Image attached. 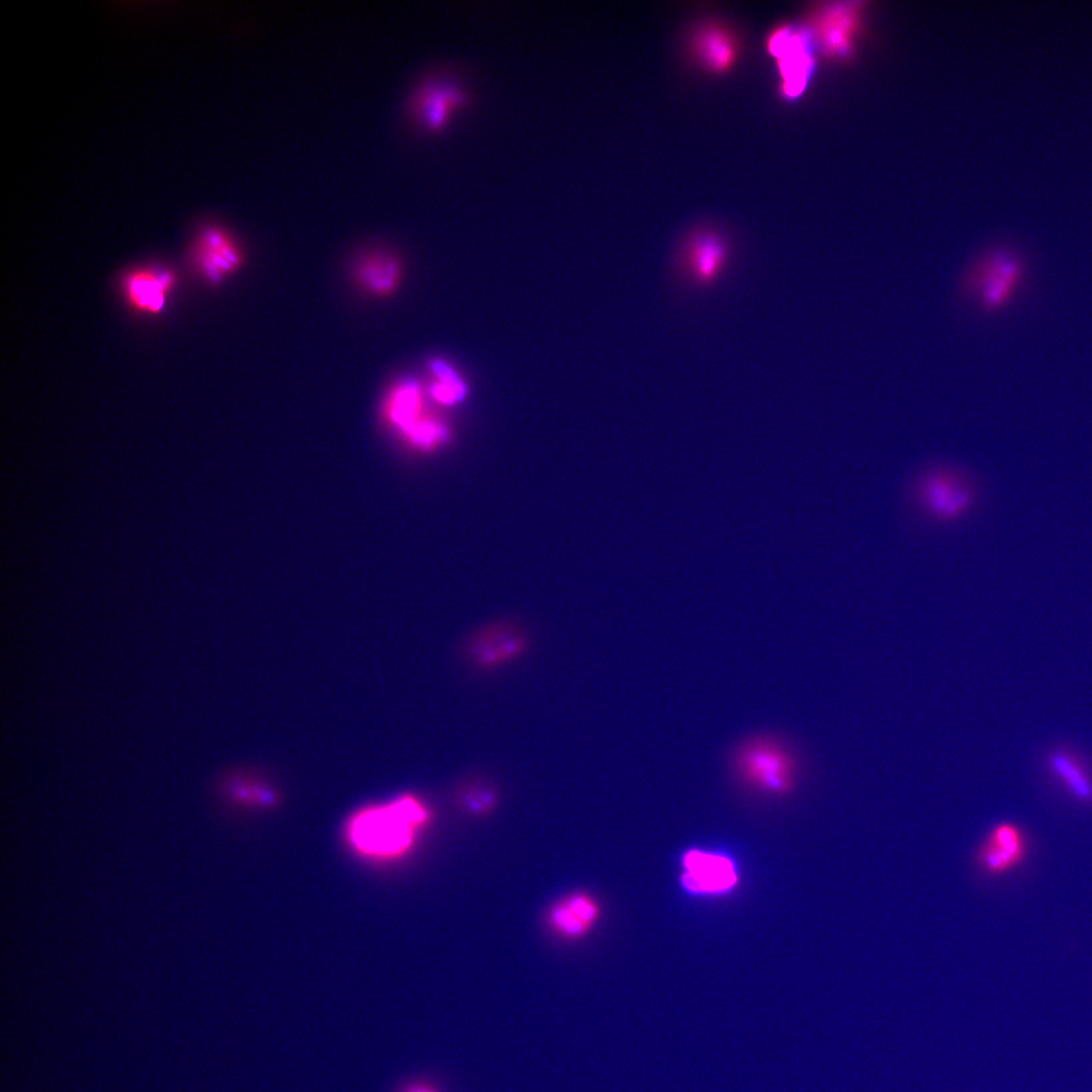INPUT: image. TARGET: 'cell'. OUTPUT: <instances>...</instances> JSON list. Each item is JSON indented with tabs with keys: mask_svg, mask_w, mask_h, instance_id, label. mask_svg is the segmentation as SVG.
<instances>
[{
	"mask_svg": "<svg viewBox=\"0 0 1092 1092\" xmlns=\"http://www.w3.org/2000/svg\"><path fill=\"white\" fill-rule=\"evenodd\" d=\"M430 818L429 809L420 799L403 795L388 804L357 812L348 826L349 840L369 856H401L413 847L417 833Z\"/></svg>",
	"mask_w": 1092,
	"mask_h": 1092,
	"instance_id": "cell-1",
	"label": "cell"
},
{
	"mask_svg": "<svg viewBox=\"0 0 1092 1092\" xmlns=\"http://www.w3.org/2000/svg\"><path fill=\"white\" fill-rule=\"evenodd\" d=\"M911 508L924 522L939 528L962 524L973 512L978 488L963 467L933 462L919 469L907 491Z\"/></svg>",
	"mask_w": 1092,
	"mask_h": 1092,
	"instance_id": "cell-2",
	"label": "cell"
},
{
	"mask_svg": "<svg viewBox=\"0 0 1092 1092\" xmlns=\"http://www.w3.org/2000/svg\"><path fill=\"white\" fill-rule=\"evenodd\" d=\"M731 768L745 788L762 795L782 797L795 789L799 764L783 739L761 733L736 745Z\"/></svg>",
	"mask_w": 1092,
	"mask_h": 1092,
	"instance_id": "cell-3",
	"label": "cell"
},
{
	"mask_svg": "<svg viewBox=\"0 0 1092 1092\" xmlns=\"http://www.w3.org/2000/svg\"><path fill=\"white\" fill-rule=\"evenodd\" d=\"M1023 277L1020 258L1009 249L997 247L983 252L966 269L962 293L980 309H1002L1014 296Z\"/></svg>",
	"mask_w": 1092,
	"mask_h": 1092,
	"instance_id": "cell-4",
	"label": "cell"
},
{
	"mask_svg": "<svg viewBox=\"0 0 1092 1092\" xmlns=\"http://www.w3.org/2000/svg\"><path fill=\"white\" fill-rule=\"evenodd\" d=\"M733 248L728 237L708 224L690 230L673 254L674 274L681 283L703 289L720 280L730 265Z\"/></svg>",
	"mask_w": 1092,
	"mask_h": 1092,
	"instance_id": "cell-5",
	"label": "cell"
},
{
	"mask_svg": "<svg viewBox=\"0 0 1092 1092\" xmlns=\"http://www.w3.org/2000/svg\"><path fill=\"white\" fill-rule=\"evenodd\" d=\"M469 92L463 82L448 71H434L424 76L407 99V112L424 129L442 127L457 107L466 105Z\"/></svg>",
	"mask_w": 1092,
	"mask_h": 1092,
	"instance_id": "cell-6",
	"label": "cell"
},
{
	"mask_svg": "<svg viewBox=\"0 0 1092 1092\" xmlns=\"http://www.w3.org/2000/svg\"><path fill=\"white\" fill-rule=\"evenodd\" d=\"M386 419L421 445L438 442L443 428L425 411L424 393L419 384L402 381L393 385L385 398Z\"/></svg>",
	"mask_w": 1092,
	"mask_h": 1092,
	"instance_id": "cell-7",
	"label": "cell"
},
{
	"mask_svg": "<svg viewBox=\"0 0 1092 1092\" xmlns=\"http://www.w3.org/2000/svg\"><path fill=\"white\" fill-rule=\"evenodd\" d=\"M192 258L199 274L218 284L235 275L245 263V254L235 237L223 226L209 224L197 234Z\"/></svg>",
	"mask_w": 1092,
	"mask_h": 1092,
	"instance_id": "cell-8",
	"label": "cell"
},
{
	"mask_svg": "<svg viewBox=\"0 0 1092 1092\" xmlns=\"http://www.w3.org/2000/svg\"><path fill=\"white\" fill-rule=\"evenodd\" d=\"M767 50L778 59L784 95L798 97L805 90L813 67L808 32L779 27L769 35Z\"/></svg>",
	"mask_w": 1092,
	"mask_h": 1092,
	"instance_id": "cell-9",
	"label": "cell"
},
{
	"mask_svg": "<svg viewBox=\"0 0 1092 1092\" xmlns=\"http://www.w3.org/2000/svg\"><path fill=\"white\" fill-rule=\"evenodd\" d=\"M681 864V884L697 895L727 893L738 883L735 863L721 853L693 848L682 855Z\"/></svg>",
	"mask_w": 1092,
	"mask_h": 1092,
	"instance_id": "cell-10",
	"label": "cell"
},
{
	"mask_svg": "<svg viewBox=\"0 0 1092 1092\" xmlns=\"http://www.w3.org/2000/svg\"><path fill=\"white\" fill-rule=\"evenodd\" d=\"M176 283L177 276L171 269L144 266L131 269L124 275L121 290L132 310L156 315L163 311Z\"/></svg>",
	"mask_w": 1092,
	"mask_h": 1092,
	"instance_id": "cell-11",
	"label": "cell"
},
{
	"mask_svg": "<svg viewBox=\"0 0 1092 1092\" xmlns=\"http://www.w3.org/2000/svg\"><path fill=\"white\" fill-rule=\"evenodd\" d=\"M525 636L509 624H493L477 632L468 644L471 659L481 668L507 663L524 653Z\"/></svg>",
	"mask_w": 1092,
	"mask_h": 1092,
	"instance_id": "cell-12",
	"label": "cell"
},
{
	"mask_svg": "<svg viewBox=\"0 0 1092 1092\" xmlns=\"http://www.w3.org/2000/svg\"><path fill=\"white\" fill-rule=\"evenodd\" d=\"M401 275L399 260L393 254L380 250L365 253L356 261L353 269L356 285L375 297H386L393 293Z\"/></svg>",
	"mask_w": 1092,
	"mask_h": 1092,
	"instance_id": "cell-13",
	"label": "cell"
},
{
	"mask_svg": "<svg viewBox=\"0 0 1092 1092\" xmlns=\"http://www.w3.org/2000/svg\"><path fill=\"white\" fill-rule=\"evenodd\" d=\"M598 902L584 893L574 894L557 904L550 914L552 927L567 938L583 936L599 920Z\"/></svg>",
	"mask_w": 1092,
	"mask_h": 1092,
	"instance_id": "cell-14",
	"label": "cell"
},
{
	"mask_svg": "<svg viewBox=\"0 0 1092 1092\" xmlns=\"http://www.w3.org/2000/svg\"><path fill=\"white\" fill-rule=\"evenodd\" d=\"M1022 843L1018 830L1010 824L996 826L978 851L979 864L990 874H1002L1021 857Z\"/></svg>",
	"mask_w": 1092,
	"mask_h": 1092,
	"instance_id": "cell-15",
	"label": "cell"
},
{
	"mask_svg": "<svg viewBox=\"0 0 1092 1092\" xmlns=\"http://www.w3.org/2000/svg\"><path fill=\"white\" fill-rule=\"evenodd\" d=\"M855 19L856 8L832 6L816 12L811 26L824 50L830 54H842L849 48Z\"/></svg>",
	"mask_w": 1092,
	"mask_h": 1092,
	"instance_id": "cell-16",
	"label": "cell"
},
{
	"mask_svg": "<svg viewBox=\"0 0 1092 1092\" xmlns=\"http://www.w3.org/2000/svg\"><path fill=\"white\" fill-rule=\"evenodd\" d=\"M696 55L714 72L728 70L735 62L737 46L734 36L719 24H709L695 37Z\"/></svg>",
	"mask_w": 1092,
	"mask_h": 1092,
	"instance_id": "cell-17",
	"label": "cell"
},
{
	"mask_svg": "<svg viewBox=\"0 0 1092 1092\" xmlns=\"http://www.w3.org/2000/svg\"><path fill=\"white\" fill-rule=\"evenodd\" d=\"M433 372L436 381L431 386L430 391L437 401L444 404H452L461 399L465 392V387L461 379L450 367L443 362L437 361L433 363Z\"/></svg>",
	"mask_w": 1092,
	"mask_h": 1092,
	"instance_id": "cell-18",
	"label": "cell"
},
{
	"mask_svg": "<svg viewBox=\"0 0 1092 1092\" xmlns=\"http://www.w3.org/2000/svg\"><path fill=\"white\" fill-rule=\"evenodd\" d=\"M1052 764L1057 774L1069 784L1078 797L1082 799L1091 797L1092 788L1089 782L1069 758L1061 754L1054 755Z\"/></svg>",
	"mask_w": 1092,
	"mask_h": 1092,
	"instance_id": "cell-19",
	"label": "cell"
},
{
	"mask_svg": "<svg viewBox=\"0 0 1092 1092\" xmlns=\"http://www.w3.org/2000/svg\"><path fill=\"white\" fill-rule=\"evenodd\" d=\"M460 800L465 809L474 814H484L496 802L494 792L483 785H469L461 790Z\"/></svg>",
	"mask_w": 1092,
	"mask_h": 1092,
	"instance_id": "cell-20",
	"label": "cell"
},
{
	"mask_svg": "<svg viewBox=\"0 0 1092 1092\" xmlns=\"http://www.w3.org/2000/svg\"><path fill=\"white\" fill-rule=\"evenodd\" d=\"M402 1092H440L435 1086L427 1083L410 1085Z\"/></svg>",
	"mask_w": 1092,
	"mask_h": 1092,
	"instance_id": "cell-21",
	"label": "cell"
}]
</instances>
